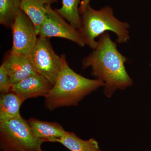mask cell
<instances>
[{"label": "cell", "mask_w": 151, "mask_h": 151, "mask_svg": "<svg viewBox=\"0 0 151 151\" xmlns=\"http://www.w3.org/2000/svg\"><path fill=\"white\" fill-rule=\"evenodd\" d=\"M1 65L9 76L13 85L37 73L29 57L16 54L11 50Z\"/></svg>", "instance_id": "ba28073f"}, {"label": "cell", "mask_w": 151, "mask_h": 151, "mask_svg": "<svg viewBox=\"0 0 151 151\" xmlns=\"http://www.w3.org/2000/svg\"><path fill=\"white\" fill-rule=\"evenodd\" d=\"M11 29L13 45L11 51L16 54L29 57L37 42L35 26L26 14L20 10Z\"/></svg>", "instance_id": "8992f818"}, {"label": "cell", "mask_w": 151, "mask_h": 151, "mask_svg": "<svg viewBox=\"0 0 151 151\" xmlns=\"http://www.w3.org/2000/svg\"></svg>", "instance_id": "ffe728a7"}, {"label": "cell", "mask_w": 151, "mask_h": 151, "mask_svg": "<svg viewBox=\"0 0 151 151\" xmlns=\"http://www.w3.org/2000/svg\"><path fill=\"white\" fill-rule=\"evenodd\" d=\"M150 66L151 67V63H150Z\"/></svg>", "instance_id": "ac0fdd59"}, {"label": "cell", "mask_w": 151, "mask_h": 151, "mask_svg": "<svg viewBox=\"0 0 151 151\" xmlns=\"http://www.w3.org/2000/svg\"><path fill=\"white\" fill-rule=\"evenodd\" d=\"M59 14L51 5L46 6V18L42 25L39 37H59L73 42L83 47L85 45L78 30L76 29Z\"/></svg>", "instance_id": "52a82bcc"}, {"label": "cell", "mask_w": 151, "mask_h": 151, "mask_svg": "<svg viewBox=\"0 0 151 151\" xmlns=\"http://www.w3.org/2000/svg\"><path fill=\"white\" fill-rule=\"evenodd\" d=\"M1 149L4 151H39L45 141L35 136L22 117L0 123Z\"/></svg>", "instance_id": "277c9868"}, {"label": "cell", "mask_w": 151, "mask_h": 151, "mask_svg": "<svg viewBox=\"0 0 151 151\" xmlns=\"http://www.w3.org/2000/svg\"><path fill=\"white\" fill-rule=\"evenodd\" d=\"M28 122L35 136L45 142H52L55 139L63 137L67 132L55 122H43L35 118H30Z\"/></svg>", "instance_id": "30bf717a"}, {"label": "cell", "mask_w": 151, "mask_h": 151, "mask_svg": "<svg viewBox=\"0 0 151 151\" xmlns=\"http://www.w3.org/2000/svg\"><path fill=\"white\" fill-rule=\"evenodd\" d=\"M29 57L37 73L53 86L62 69L65 55L60 56L55 52L48 38L39 37Z\"/></svg>", "instance_id": "5b68a950"}, {"label": "cell", "mask_w": 151, "mask_h": 151, "mask_svg": "<svg viewBox=\"0 0 151 151\" xmlns=\"http://www.w3.org/2000/svg\"><path fill=\"white\" fill-rule=\"evenodd\" d=\"M39 151H42V150H41Z\"/></svg>", "instance_id": "d6986e66"}, {"label": "cell", "mask_w": 151, "mask_h": 151, "mask_svg": "<svg viewBox=\"0 0 151 151\" xmlns=\"http://www.w3.org/2000/svg\"><path fill=\"white\" fill-rule=\"evenodd\" d=\"M84 58L83 69L90 67L91 75L105 83L104 93L111 97L117 90H124L133 84L127 73L125 63L127 58L119 52L116 42L108 32L101 35L95 49Z\"/></svg>", "instance_id": "6da1fadb"}, {"label": "cell", "mask_w": 151, "mask_h": 151, "mask_svg": "<svg viewBox=\"0 0 151 151\" xmlns=\"http://www.w3.org/2000/svg\"><path fill=\"white\" fill-rule=\"evenodd\" d=\"M103 81L91 79L75 72L66 59L54 85L45 98V106L49 111L62 107L76 106L85 96L105 86Z\"/></svg>", "instance_id": "7a4b0ae2"}, {"label": "cell", "mask_w": 151, "mask_h": 151, "mask_svg": "<svg viewBox=\"0 0 151 151\" xmlns=\"http://www.w3.org/2000/svg\"><path fill=\"white\" fill-rule=\"evenodd\" d=\"M90 0H82L80 3V7L79 8V13L82 14L84 12L87 5L89 4Z\"/></svg>", "instance_id": "e0dca14e"}, {"label": "cell", "mask_w": 151, "mask_h": 151, "mask_svg": "<svg viewBox=\"0 0 151 151\" xmlns=\"http://www.w3.org/2000/svg\"><path fill=\"white\" fill-rule=\"evenodd\" d=\"M58 0H23L20 9L26 14L35 26L37 34L46 18V6Z\"/></svg>", "instance_id": "8fae6325"}, {"label": "cell", "mask_w": 151, "mask_h": 151, "mask_svg": "<svg viewBox=\"0 0 151 151\" xmlns=\"http://www.w3.org/2000/svg\"><path fill=\"white\" fill-rule=\"evenodd\" d=\"M13 84L11 78L2 65L0 67V92L1 94L12 91Z\"/></svg>", "instance_id": "2e32d148"}, {"label": "cell", "mask_w": 151, "mask_h": 151, "mask_svg": "<svg viewBox=\"0 0 151 151\" xmlns=\"http://www.w3.org/2000/svg\"><path fill=\"white\" fill-rule=\"evenodd\" d=\"M24 99L12 91L1 94L0 97V123L22 117L20 108Z\"/></svg>", "instance_id": "7c38bea8"}, {"label": "cell", "mask_w": 151, "mask_h": 151, "mask_svg": "<svg viewBox=\"0 0 151 151\" xmlns=\"http://www.w3.org/2000/svg\"><path fill=\"white\" fill-rule=\"evenodd\" d=\"M80 0H62V6L55 10L70 24L79 30L81 27V17L78 6Z\"/></svg>", "instance_id": "5bb4252c"}, {"label": "cell", "mask_w": 151, "mask_h": 151, "mask_svg": "<svg viewBox=\"0 0 151 151\" xmlns=\"http://www.w3.org/2000/svg\"><path fill=\"white\" fill-rule=\"evenodd\" d=\"M23 0H0V24L11 28Z\"/></svg>", "instance_id": "9a60e30c"}, {"label": "cell", "mask_w": 151, "mask_h": 151, "mask_svg": "<svg viewBox=\"0 0 151 151\" xmlns=\"http://www.w3.org/2000/svg\"><path fill=\"white\" fill-rule=\"evenodd\" d=\"M81 14V27L78 31L85 45L92 49L97 46L95 39L107 31L116 34L118 37L116 41L118 43H127L129 40V25L115 17L110 7L97 10L89 4Z\"/></svg>", "instance_id": "3957f363"}, {"label": "cell", "mask_w": 151, "mask_h": 151, "mask_svg": "<svg viewBox=\"0 0 151 151\" xmlns=\"http://www.w3.org/2000/svg\"><path fill=\"white\" fill-rule=\"evenodd\" d=\"M52 86L46 79L36 73L13 85L12 91L26 100L42 96L46 97Z\"/></svg>", "instance_id": "9c48e42d"}, {"label": "cell", "mask_w": 151, "mask_h": 151, "mask_svg": "<svg viewBox=\"0 0 151 151\" xmlns=\"http://www.w3.org/2000/svg\"><path fill=\"white\" fill-rule=\"evenodd\" d=\"M52 142L60 143L70 151H101L96 140L92 138L84 140L73 132H67L63 137L55 139Z\"/></svg>", "instance_id": "4fadbf2b"}]
</instances>
